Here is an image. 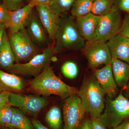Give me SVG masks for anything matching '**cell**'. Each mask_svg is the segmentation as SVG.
<instances>
[{
	"mask_svg": "<svg viewBox=\"0 0 129 129\" xmlns=\"http://www.w3.org/2000/svg\"><path fill=\"white\" fill-rule=\"evenodd\" d=\"M29 88L37 94L45 96L56 95L62 98L78 94L79 90L68 85L57 77L50 64L30 81Z\"/></svg>",
	"mask_w": 129,
	"mask_h": 129,
	"instance_id": "cell-1",
	"label": "cell"
},
{
	"mask_svg": "<svg viewBox=\"0 0 129 129\" xmlns=\"http://www.w3.org/2000/svg\"><path fill=\"white\" fill-rule=\"evenodd\" d=\"M61 19L54 42L56 52L82 51L85 40L80 34L75 18L70 15L61 17Z\"/></svg>",
	"mask_w": 129,
	"mask_h": 129,
	"instance_id": "cell-2",
	"label": "cell"
},
{
	"mask_svg": "<svg viewBox=\"0 0 129 129\" xmlns=\"http://www.w3.org/2000/svg\"><path fill=\"white\" fill-rule=\"evenodd\" d=\"M86 112L98 118L105 108V94L94 74L84 78L78 94Z\"/></svg>",
	"mask_w": 129,
	"mask_h": 129,
	"instance_id": "cell-3",
	"label": "cell"
},
{
	"mask_svg": "<svg viewBox=\"0 0 129 129\" xmlns=\"http://www.w3.org/2000/svg\"><path fill=\"white\" fill-rule=\"evenodd\" d=\"M98 118L107 129H113L129 118V101L120 92L115 99L109 98L104 112Z\"/></svg>",
	"mask_w": 129,
	"mask_h": 129,
	"instance_id": "cell-4",
	"label": "cell"
},
{
	"mask_svg": "<svg viewBox=\"0 0 129 129\" xmlns=\"http://www.w3.org/2000/svg\"><path fill=\"white\" fill-rule=\"evenodd\" d=\"M56 54L54 46L50 44L27 62L14 63L7 71L14 74L36 77L50 64Z\"/></svg>",
	"mask_w": 129,
	"mask_h": 129,
	"instance_id": "cell-5",
	"label": "cell"
},
{
	"mask_svg": "<svg viewBox=\"0 0 129 129\" xmlns=\"http://www.w3.org/2000/svg\"><path fill=\"white\" fill-rule=\"evenodd\" d=\"M16 63L27 62L42 51L33 43L24 28L17 32L8 35Z\"/></svg>",
	"mask_w": 129,
	"mask_h": 129,
	"instance_id": "cell-6",
	"label": "cell"
},
{
	"mask_svg": "<svg viewBox=\"0 0 129 129\" xmlns=\"http://www.w3.org/2000/svg\"><path fill=\"white\" fill-rule=\"evenodd\" d=\"M82 51L92 69L111 63L112 57L106 42L97 40L86 41Z\"/></svg>",
	"mask_w": 129,
	"mask_h": 129,
	"instance_id": "cell-7",
	"label": "cell"
},
{
	"mask_svg": "<svg viewBox=\"0 0 129 129\" xmlns=\"http://www.w3.org/2000/svg\"><path fill=\"white\" fill-rule=\"evenodd\" d=\"M85 113L78 95L76 94L68 97L63 105V129H78L83 122Z\"/></svg>",
	"mask_w": 129,
	"mask_h": 129,
	"instance_id": "cell-8",
	"label": "cell"
},
{
	"mask_svg": "<svg viewBox=\"0 0 129 129\" xmlns=\"http://www.w3.org/2000/svg\"><path fill=\"white\" fill-rule=\"evenodd\" d=\"M120 12L113 9L107 14L100 16L96 40L107 42L119 34L123 21Z\"/></svg>",
	"mask_w": 129,
	"mask_h": 129,
	"instance_id": "cell-9",
	"label": "cell"
},
{
	"mask_svg": "<svg viewBox=\"0 0 129 129\" xmlns=\"http://www.w3.org/2000/svg\"><path fill=\"white\" fill-rule=\"evenodd\" d=\"M46 98L33 95H24L11 92L9 104L22 111L34 115H37L48 103Z\"/></svg>",
	"mask_w": 129,
	"mask_h": 129,
	"instance_id": "cell-10",
	"label": "cell"
},
{
	"mask_svg": "<svg viewBox=\"0 0 129 129\" xmlns=\"http://www.w3.org/2000/svg\"><path fill=\"white\" fill-rule=\"evenodd\" d=\"M24 29L35 45L41 51L50 45L47 32L40 20L37 11L36 12L34 9L25 22Z\"/></svg>",
	"mask_w": 129,
	"mask_h": 129,
	"instance_id": "cell-11",
	"label": "cell"
},
{
	"mask_svg": "<svg viewBox=\"0 0 129 129\" xmlns=\"http://www.w3.org/2000/svg\"><path fill=\"white\" fill-rule=\"evenodd\" d=\"M36 8L49 39L54 42L56 34L60 26L61 17L53 12L50 6H39Z\"/></svg>",
	"mask_w": 129,
	"mask_h": 129,
	"instance_id": "cell-12",
	"label": "cell"
},
{
	"mask_svg": "<svg viewBox=\"0 0 129 129\" xmlns=\"http://www.w3.org/2000/svg\"><path fill=\"white\" fill-rule=\"evenodd\" d=\"M94 74L105 94L113 99L117 93L118 88L111 63L105 65L101 69H95Z\"/></svg>",
	"mask_w": 129,
	"mask_h": 129,
	"instance_id": "cell-13",
	"label": "cell"
},
{
	"mask_svg": "<svg viewBox=\"0 0 129 129\" xmlns=\"http://www.w3.org/2000/svg\"><path fill=\"white\" fill-rule=\"evenodd\" d=\"M100 18V16L92 13L76 18V24L79 32L86 41L96 40Z\"/></svg>",
	"mask_w": 129,
	"mask_h": 129,
	"instance_id": "cell-14",
	"label": "cell"
},
{
	"mask_svg": "<svg viewBox=\"0 0 129 129\" xmlns=\"http://www.w3.org/2000/svg\"><path fill=\"white\" fill-rule=\"evenodd\" d=\"M34 9L28 4L19 9L9 12L8 18L4 23L9 34L16 33L24 28L25 22Z\"/></svg>",
	"mask_w": 129,
	"mask_h": 129,
	"instance_id": "cell-15",
	"label": "cell"
},
{
	"mask_svg": "<svg viewBox=\"0 0 129 129\" xmlns=\"http://www.w3.org/2000/svg\"><path fill=\"white\" fill-rule=\"evenodd\" d=\"M112 58L129 64V38L119 34L107 42Z\"/></svg>",
	"mask_w": 129,
	"mask_h": 129,
	"instance_id": "cell-16",
	"label": "cell"
},
{
	"mask_svg": "<svg viewBox=\"0 0 129 129\" xmlns=\"http://www.w3.org/2000/svg\"><path fill=\"white\" fill-rule=\"evenodd\" d=\"M24 87V83L21 77L0 69V92L8 91L18 93L22 91Z\"/></svg>",
	"mask_w": 129,
	"mask_h": 129,
	"instance_id": "cell-17",
	"label": "cell"
},
{
	"mask_svg": "<svg viewBox=\"0 0 129 129\" xmlns=\"http://www.w3.org/2000/svg\"><path fill=\"white\" fill-rule=\"evenodd\" d=\"M111 64L117 85L124 89L129 81V64L122 60L114 58H112Z\"/></svg>",
	"mask_w": 129,
	"mask_h": 129,
	"instance_id": "cell-18",
	"label": "cell"
},
{
	"mask_svg": "<svg viewBox=\"0 0 129 129\" xmlns=\"http://www.w3.org/2000/svg\"><path fill=\"white\" fill-rule=\"evenodd\" d=\"M15 62L16 59L9 42V36L6 31L0 46V69L7 70Z\"/></svg>",
	"mask_w": 129,
	"mask_h": 129,
	"instance_id": "cell-19",
	"label": "cell"
},
{
	"mask_svg": "<svg viewBox=\"0 0 129 129\" xmlns=\"http://www.w3.org/2000/svg\"><path fill=\"white\" fill-rule=\"evenodd\" d=\"M11 121L9 128L14 129H35L32 121L19 109L12 108Z\"/></svg>",
	"mask_w": 129,
	"mask_h": 129,
	"instance_id": "cell-20",
	"label": "cell"
},
{
	"mask_svg": "<svg viewBox=\"0 0 129 129\" xmlns=\"http://www.w3.org/2000/svg\"><path fill=\"white\" fill-rule=\"evenodd\" d=\"M94 1L76 0L71 9V15L76 18L91 13Z\"/></svg>",
	"mask_w": 129,
	"mask_h": 129,
	"instance_id": "cell-21",
	"label": "cell"
},
{
	"mask_svg": "<svg viewBox=\"0 0 129 129\" xmlns=\"http://www.w3.org/2000/svg\"><path fill=\"white\" fill-rule=\"evenodd\" d=\"M45 120L51 128L61 129L62 117L59 108L57 106L51 108L46 114Z\"/></svg>",
	"mask_w": 129,
	"mask_h": 129,
	"instance_id": "cell-22",
	"label": "cell"
},
{
	"mask_svg": "<svg viewBox=\"0 0 129 129\" xmlns=\"http://www.w3.org/2000/svg\"><path fill=\"white\" fill-rule=\"evenodd\" d=\"M116 0H94L91 13L102 16L113 9Z\"/></svg>",
	"mask_w": 129,
	"mask_h": 129,
	"instance_id": "cell-23",
	"label": "cell"
},
{
	"mask_svg": "<svg viewBox=\"0 0 129 129\" xmlns=\"http://www.w3.org/2000/svg\"><path fill=\"white\" fill-rule=\"evenodd\" d=\"M75 1L76 0H53L50 7L53 12L61 17L72 9Z\"/></svg>",
	"mask_w": 129,
	"mask_h": 129,
	"instance_id": "cell-24",
	"label": "cell"
},
{
	"mask_svg": "<svg viewBox=\"0 0 129 129\" xmlns=\"http://www.w3.org/2000/svg\"><path fill=\"white\" fill-rule=\"evenodd\" d=\"M13 107L8 104L0 108V125L9 128L13 114Z\"/></svg>",
	"mask_w": 129,
	"mask_h": 129,
	"instance_id": "cell-25",
	"label": "cell"
},
{
	"mask_svg": "<svg viewBox=\"0 0 129 129\" xmlns=\"http://www.w3.org/2000/svg\"><path fill=\"white\" fill-rule=\"evenodd\" d=\"M61 71L63 75L70 79H74L78 76L79 69L75 62L72 61H67L62 64Z\"/></svg>",
	"mask_w": 129,
	"mask_h": 129,
	"instance_id": "cell-26",
	"label": "cell"
},
{
	"mask_svg": "<svg viewBox=\"0 0 129 129\" xmlns=\"http://www.w3.org/2000/svg\"><path fill=\"white\" fill-rule=\"evenodd\" d=\"M2 1L10 11L19 9L26 5V0H2Z\"/></svg>",
	"mask_w": 129,
	"mask_h": 129,
	"instance_id": "cell-27",
	"label": "cell"
},
{
	"mask_svg": "<svg viewBox=\"0 0 129 129\" xmlns=\"http://www.w3.org/2000/svg\"><path fill=\"white\" fill-rule=\"evenodd\" d=\"M113 9L129 13V0H116Z\"/></svg>",
	"mask_w": 129,
	"mask_h": 129,
	"instance_id": "cell-28",
	"label": "cell"
},
{
	"mask_svg": "<svg viewBox=\"0 0 129 129\" xmlns=\"http://www.w3.org/2000/svg\"><path fill=\"white\" fill-rule=\"evenodd\" d=\"M119 33L129 38V13H126L122 21Z\"/></svg>",
	"mask_w": 129,
	"mask_h": 129,
	"instance_id": "cell-29",
	"label": "cell"
},
{
	"mask_svg": "<svg viewBox=\"0 0 129 129\" xmlns=\"http://www.w3.org/2000/svg\"><path fill=\"white\" fill-rule=\"evenodd\" d=\"M53 0H30L28 3L32 7L39 6H50Z\"/></svg>",
	"mask_w": 129,
	"mask_h": 129,
	"instance_id": "cell-30",
	"label": "cell"
},
{
	"mask_svg": "<svg viewBox=\"0 0 129 129\" xmlns=\"http://www.w3.org/2000/svg\"><path fill=\"white\" fill-rule=\"evenodd\" d=\"M9 12L3 4H0V23H5L8 18Z\"/></svg>",
	"mask_w": 129,
	"mask_h": 129,
	"instance_id": "cell-31",
	"label": "cell"
},
{
	"mask_svg": "<svg viewBox=\"0 0 129 129\" xmlns=\"http://www.w3.org/2000/svg\"><path fill=\"white\" fill-rule=\"evenodd\" d=\"M11 92L8 91L0 92V108L9 104V96Z\"/></svg>",
	"mask_w": 129,
	"mask_h": 129,
	"instance_id": "cell-32",
	"label": "cell"
},
{
	"mask_svg": "<svg viewBox=\"0 0 129 129\" xmlns=\"http://www.w3.org/2000/svg\"><path fill=\"white\" fill-rule=\"evenodd\" d=\"M91 122L92 129H107L98 118L92 117Z\"/></svg>",
	"mask_w": 129,
	"mask_h": 129,
	"instance_id": "cell-33",
	"label": "cell"
},
{
	"mask_svg": "<svg viewBox=\"0 0 129 129\" xmlns=\"http://www.w3.org/2000/svg\"><path fill=\"white\" fill-rule=\"evenodd\" d=\"M78 129H92L91 120L87 119L83 120Z\"/></svg>",
	"mask_w": 129,
	"mask_h": 129,
	"instance_id": "cell-34",
	"label": "cell"
},
{
	"mask_svg": "<svg viewBox=\"0 0 129 129\" xmlns=\"http://www.w3.org/2000/svg\"><path fill=\"white\" fill-rule=\"evenodd\" d=\"M31 121L35 129H48L38 119H33Z\"/></svg>",
	"mask_w": 129,
	"mask_h": 129,
	"instance_id": "cell-35",
	"label": "cell"
},
{
	"mask_svg": "<svg viewBox=\"0 0 129 129\" xmlns=\"http://www.w3.org/2000/svg\"><path fill=\"white\" fill-rule=\"evenodd\" d=\"M113 129H129V118Z\"/></svg>",
	"mask_w": 129,
	"mask_h": 129,
	"instance_id": "cell-36",
	"label": "cell"
},
{
	"mask_svg": "<svg viewBox=\"0 0 129 129\" xmlns=\"http://www.w3.org/2000/svg\"><path fill=\"white\" fill-rule=\"evenodd\" d=\"M6 26L5 24L0 23V46L2 42L3 38L5 31H6Z\"/></svg>",
	"mask_w": 129,
	"mask_h": 129,
	"instance_id": "cell-37",
	"label": "cell"
},
{
	"mask_svg": "<svg viewBox=\"0 0 129 129\" xmlns=\"http://www.w3.org/2000/svg\"><path fill=\"white\" fill-rule=\"evenodd\" d=\"M124 89V93H122L124 96L129 101V81L128 84Z\"/></svg>",
	"mask_w": 129,
	"mask_h": 129,
	"instance_id": "cell-38",
	"label": "cell"
},
{
	"mask_svg": "<svg viewBox=\"0 0 129 129\" xmlns=\"http://www.w3.org/2000/svg\"><path fill=\"white\" fill-rule=\"evenodd\" d=\"M2 129H14L10 128H3Z\"/></svg>",
	"mask_w": 129,
	"mask_h": 129,
	"instance_id": "cell-39",
	"label": "cell"
}]
</instances>
